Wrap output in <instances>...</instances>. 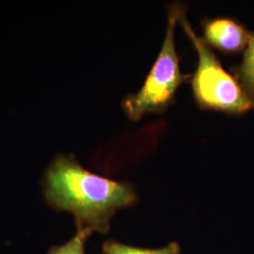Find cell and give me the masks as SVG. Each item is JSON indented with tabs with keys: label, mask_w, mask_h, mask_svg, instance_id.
Returning a JSON list of instances; mask_svg holds the SVG:
<instances>
[{
	"label": "cell",
	"mask_w": 254,
	"mask_h": 254,
	"mask_svg": "<svg viewBox=\"0 0 254 254\" xmlns=\"http://www.w3.org/2000/svg\"><path fill=\"white\" fill-rule=\"evenodd\" d=\"M42 188L50 207L72 214L76 230L91 234H108L116 212L138 200L131 184L91 173L73 155L55 157L42 178Z\"/></svg>",
	"instance_id": "1"
},
{
	"label": "cell",
	"mask_w": 254,
	"mask_h": 254,
	"mask_svg": "<svg viewBox=\"0 0 254 254\" xmlns=\"http://www.w3.org/2000/svg\"><path fill=\"white\" fill-rule=\"evenodd\" d=\"M178 22L199 56L197 70L191 78L192 91L200 109L241 115L254 109V100L243 90L236 76L222 67L217 56L189 23L180 4Z\"/></svg>",
	"instance_id": "2"
},
{
	"label": "cell",
	"mask_w": 254,
	"mask_h": 254,
	"mask_svg": "<svg viewBox=\"0 0 254 254\" xmlns=\"http://www.w3.org/2000/svg\"><path fill=\"white\" fill-rule=\"evenodd\" d=\"M180 4L169 7L168 27L163 45L141 89L124 100L123 109L127 117L139 121L152 113H162L174 101L176 91L189 77L180 70L175 47V27L178 23Z\"/></svg>",
	"instance_id": "3"
},
{
	"label": "cell",
	"mask_w": 254,
	"mask_h": 254,
	"mask_svg": "<svg viewBox=\"0 0 254 254\" xmlns=\"http://www.w3.org/2000/svg\"><path fill=\"white\" fill-rule=\"evenodd\" d=\"M201 26L205 43L223 54L242 52L253 38V34L242 24L232 18H206Z\"/></svg>",
	"instance_id": "4"
},
{
	"label": "cell",
	"mask_w": 254,
	"mask_h": 254,
	"mask_svg": "<svg viewBox=\"0 0 254 254\" xmlns=\"http://www.w3.org/2000/svg\"><path fill=\"white\" fill-rule=\"evenodd\" d=\"M103 254H181V247L172 242L159 249H146L127 245L115 240H108L102 245Z\"/></svg>",
	"instance_id": "5"
},
{
	"label": "cell",
	"mask_w": 254,
	"mask_h": 254,
	"mask_svg": "<svg viewBox=\"0 0 254 254\" xmlns=\"http://www.w3.org/2000/svg\"><path fill=\"white\" fill-rule=\"evenodd\" d=\"M233 71L246 93L254 100V34L246 49L242 63Z\"/></svg>",
	"instance_id": "6"
},
{
	"label": "cell",
	"mask_w": 254,
	"mask_h": 254,
	"mask_svg": "<svg viewBox=\"0 0 254 254\" xmlns=\"http://www.w3.org/2000/svg\"><path fill=\"white\" fill-rule=\"evenodd\" d=\"M91 235L88 230H76L72 239L64 245L51 247L46 254H86V241Z\"/></svg>",
	"instance_id": "7"
}]
</instances>
